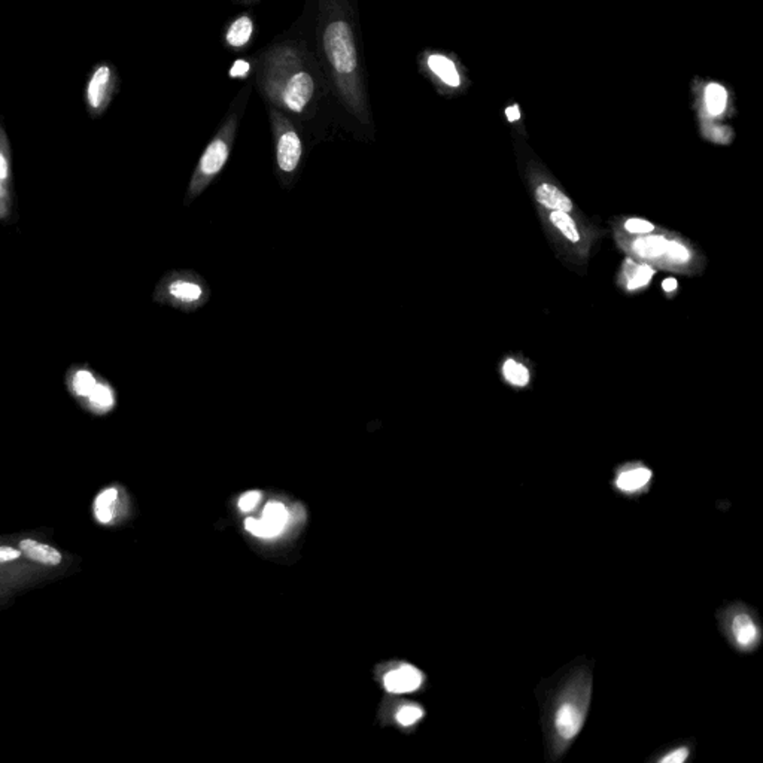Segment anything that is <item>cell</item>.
I'll return each mask as SVG.
<instances>
[{
  "label": "cell",
  "instance_id": "obj_23",
  "mask_svg": "<svg viewBox=\"0 0 763 763\" xmlns=\"http://www.w3.org/2000/svg\"><path fill=\"white\" fill-rule=\"evenodd\" d=\"M623 230L627 233L630 236H644V235H650L656 227L653 226V224L647 219L644 218H627L623 222Z\"/></svg>",
  "mask_w": 763,
  "mask_h": 763
},
{
  "label": "cell",
  "instance_id": "obj_11",
  "mask_svg": "<svg viewBox=\"0 0 763 763\" xmlns=\"http://www.w3.org/2000/svg\"><path fill=\"white\" fill-rule=\"evenodd\" d=\"M534 197L535 202L547 211H561L570 213L574 209V203L571 202L570 197L552 182L538 184L534 190Z\"/></svg>",
  "mask_w": 763,
  "mask_h": 763
},
{
  "label": "cell",
  "instance_id": "obj_8",
  "mask_svg": "<svg viewBox=\"0 0 763 763\" xmlns=\"http://www.w3.org/2000/svg\"><path fill=\"white\" fill-rule=\"evenodd\" d=\"M669 239L663 235H644L636 236L627 241L626 249L643 263H662L665 257Z\"/></svg>",
  "mask_w": 763,
  "mask_h": 763
},
{
  "label": "cell",
  "instance_id": "obj_1",
  "mask_svg": "<svg viewBox=\"0 0 763 763\" xmlns=\"http://www.w3.org/2000/svg\"><path fill=\"white\" fill-rule=\"evenodd\" d=\"M592 669L577 667L567 672L543 704V726L547 750L559 757L583 731L592 698Z\"/></svg>",
  "mask_w": 763,
  "mask_h": 763
},
{
  "label": "cell",
  "instance_id": "obj_17",
  "mask_svg": "<svg viewBox=\"0 0 763 763\" xmlns=\"http://www.w3.org/2000/svg\"><path fill=\"white\" fill-rule=\"evenodd\" d=\"M501 372L504 380L511 386H516V388H525L531 380V372H529L528 367L515 360V358H508L502 363Z\"/></svg>",
  "mask_w": 763,
  "mask_h": 763
},
{
  "label": "cell",
  "instance_id": "obj_2",
  "mask_svg": "<svg viewBox=\"0 0 763 763\" xmlns=\"http://www.w3.org/2000/svg\"><path fill=\"white\" fill-rule=\"evenodd\" d=\"M158 300L182 312H197L211 300V288L203 277L190 270L167 275L157 291Z\"/></svg>",
  "mask_w": 763,
  "mask_h": 763
},
{
  "label": "cell",
  "instance_id": "obj_25",
  "mask_svg": "<svg viewBox=\"0 0 763 763\" xmlns=\"http://www.w3.org/2000/svg\"><path fill=\"white\" fill-rule=\"evenodd\" d=\"M690 757V749L687 746H678L671 749L658 759L659 763H685Z\"/></svg>",
  "mask_w": 763,
  "mask_h": 763
},
{
  "label": "cell",
  "instance_id": "obj_14",
  "mask_svg": "<svg viewBox=\"0 0 763 763\" xmlns=\"http://www.w3.org/2000/svg\"><path fill=\"white\" fill-rule=\"evenodd\" d=\"M20 549L27 558L45 565H58L61 561V555L56 549H52V547L47 544H41L34 540L21 541Z\"/></svg>",
  "mask_w": 763,
  "mask_h": 763
},
{
  "label": "cell",
  "instance_id": "obj_5",
  "mask_svg": "<svg viewBox=\"0 0 763 763\" xmlns=\"http://www.w3.org/2000/svg\"><path fill=\"white\" fill-rule=\"evenodd\" d=\"M290 520V513L282 502L272 501L264 507L261 519L249 517L245 522L246 531L258 538L270 540L281 535Z\"/></svg>",
  "mask_w": 763,
  "mask_h": 763
},
{
  "label": "cell",
  "instance_id": "obj_10",
  "mask_svg": "<svg viewBox=\"0 0 763 763\" xmlns=\"http://www.w3.org/2000/svg\"><path fill=\"white\" fill-rule=\"evenodd\" d=\"M422 683H424V676L413 665H401L389 671L383 678L385 689L395 695L415 692Z\"/></svg>",
  "mask_w": 763,
  "mask_h": 763
},
{
  "label": "cell",
  "instance_id": "obj_31",
  "mask_svg": "<svg viewBox=\"0 0 763 763\" xmlns=\"http://www.w3.org/2000/svg\"><path fill=\"white\" fill-rule=\"evenodd\" d=\"M662 288L665 292H674L678 288V282L674 279V277H668L662 282Z\"/></svg>",
  "mask_w": 763,
  "mask_h": 763
},
{
  "label": "cell",
  "instance_id": "obj_28",
  "mask_svg": "<svg viewBox=\"0 0 763 763\" xmlns=\"http://www.w3.org/2000/svg\"><path fill=\"white\" fill-rule=\"evenodd\" d=\"M248 70H249V65L244 60H237L235 63V66L231 67L230 70V75L235 76V78H241V76H246L248 75Z\"/></svg>",
  "mask_w": 763,
  "mask_h": 763
},
{
  "label": "cell",
  "instance_id": "obj_6",
  "mask_svg": "<svg viewBox=\"0 0 763 763\" xmlns=\"http://www.w3.org/2000/svg\"><path fill=\"white\" fill-rule=\"evenodd\" d=\"M303 155V145L299 134L294 130L281 133L276 143V164L279 173L292 178L300 167Z\"/></svg>",
  "mask_w": 763,
  "mask_h": 763
},
{
  "label": "cell",
  "instance_id": "obj_22",
  "mask_svg": "<svg viewBox=\"0 0 763 763\" xmlns=\"http://www.w3.org/2000/svg\"><path fill=\"white\" fill-rule=\"evenodd\" d=\"M96 383H97V379L92 372L78 370L74 373V376H72L70 379V389L76 395V397L88 398V395L93 391Z\"/></svg>",
  "mask_w": 763,
  "mask_h": 763
},
{
  "label": "cell",
  "instance_id": "obj_15",
  "mask_svg": "<svg viewBox=\"0 0 763 763\" xmlns=\"http://www.w3.org/2000/svg\"><path fill=\"white\" fill-rule=\"evenodd\" d=\"M109 78H111L109 67L102 66L94 72L92 79H89L87 97L92 107H96L97 109V107L103 103L106 96V88H107V84H109Z\"/></svg>",
  "mask_w": 763,
  "mask_h": 763
},
{
  "label": "cell",
  "instance_id": "obj_33",
  "mask_svg": "<svg viewBox=\"0 0 763 763\" xmlns=\"http://www.w3.org/2000/svg\"><path fill=\"white\" fill-rule=\"evenodd\" d=\"M8 175V164H6V160L3 158V155L0 154V181L5 179Z\"/></svg>",
  "mask_w": 763,
  "mask_h": 763
},
{
  "label": "cell",
  "instance_id": "obj_16",
  "mask_svg": "<svg viewBox=\"0 0 763 763\" xmlns=\"http://www.w3.org/2000/svg\"><path fill=\"white\" fill-rule=\"evenodd\" d=\"M692 250L689 249V246H686L683 241H680L677 239H669L668 241V248H667V252L665 257H663V264L668 266L669 268H674V270H680V268L687 267L692 261Z\"/></svg>",
  "mask_w": 763,
  "mask_h": 763
},
{
  "label": "cell",
  "instance_id": "obj_26",
  "mask_svg": "<svg viewBox=\"0 0 763 763\" xmlns=\"http://www.w3.org/2000/svg\"><path fill=\"white\" fill-rule=\"evenodd\" d=\"M259 501H261V492L249 491L239 498V508L241 511H245V513H248V511L255 510V507L259 504Z\"/></svg>",
  "mask_w": 763,
  "mask_h": 763
},
{
  "label": "cell",
  "instance_id": "obj_18",
  "mask_svg": "<svg viewBox=\"0 0 763 763\" xmlns=\"http://www.w3.org/2000/svg\"><path fill=\"white\" fill-rule=\"evenodd\" d=\"M428 66L447 85L451 87L460 85V75H458V70L452 60H449L443 56H431L428 58Z\"/></svg>",
  "mask_w": 763,
  "mask_h": 763
},
{
  "label": "cell",
  "instance_id": "obj_24",
  "mask_svg": "<svg viewBox=\"0 0 763 763\" xmlns=\"http://www.w3.org/2000/svg\"><path fill=\"white\" fill-rule=\"evenodd\" d=\"M422 717H424V710L419 705H404L401 707L395 719L401 726H413L416 724Z\"/></svg>",
  "mask_w": 763,
  "mask_h": 763
},
{
  "label": "cell",
  "instance_id": "obj_29",
  "mask_svg": "<svg viewBox=\"0 0 763 763\" xmlns=\"http://www.w3.org/2000/svg\"><path fill=\"white\" fill-rule=\"evenodd\" d=\"M18 556H20V550L12 549V547H0V562L14 561Z\"/></svg>",
  "mask_w": 763,
  "mask_h": 763
},
{
  "label": "cell",
  "instance_id": "obj_20",
  "mask_svg": "<svg viewBox=\"0 0 763 763\" xmlns=\"http://www.w3.org/2000/svg\"><path fill=\"white\" fill-rule=\"evenodd\" d=\"M252 34V23L248 17H241L231 24L227 33V41L233 47H244Z\"/></svg>",
  "mask_w": 763,
  "mask_h": 763
},
{
  "label": "cell",
  "instance_id": "obj_9",
  "mask_svg": "<svg viewBox=\"0 0 763 763\" xmlns=\"http://www.w3.org/2000/svg\"><path fill=\"white\" fill-rule=\"evenodd\" d=\"M313 89H315V84L309 74L306 72L295 74L283 89V102L286 107L294 112H301L313 96Z\"/></svg>",
  "mask_w": 763,
  "mask_h": 763
},
{
  "label": "cell",
  "instance_id": "obj_32",
  "mask_svg": "<svg viewBox=\"0 0 763 763\" xmlns=\"http://www.w3.org/2000/svg\"><path fill=\"white\" fill-rule=\"evenodd\" d=\"M506 115H507V118H508V121H511V122H513V121H517V120L520 118V112H519V107H517L516 105H513V106H508V107H507V109H506Z\"/></svg>",
  "mask_w": 763,
  "mask_h": 763
},
{
  "label": "cell",
  "instance_id": "obj_13",
  "mask_svg": "<svg viewBox=\"0 0 763 763\" xmlns=\"http://www.w3.org/2000/svg\"><path fill=\"white\" fill-rule=\"evenodd\" d=\"M547 218H549L550 226L558 231L559 236H562L565 240L570 241L572 245L580 244L581 235L577 226V221L574 219L568 212L550 211L549 215H547Z\"/></svg>",
  "mask_w": 763,
  "mask_h": 763
},
{
  "label": "cell",
  "instance_id": "obj_4",
  "mask_svg": "<svg viewBox=\"0 0 763 763\" xmlns=\"http://www.w3.org/2000/svg\"><path fill=\"white\" fill-rule=\"evenodd\" d=\"M328 60L340 74H351L356 67V51L352 30L345 21L331 23L324 34Z\"/></svg>",
  "mask_w": 763,
  "mask_h": 763
},
{
  "label": "cell",
  "instance_id": "obj_30",
  "mask_svg": "<svg viewBox=\"0 0 763 763\" xmlns=\"http://www.w3.org/2000/svg\"><path fill=\"white\" fill-rule=\"evenodd\" d=\"M112 516H114L112 508H97L96 510V517L98 519V522H102V524L111 522Z\"/></svg>",
  "mask_w": 763,
  "mask_h": 763
},
{
  "label": "cell",
  "instance_id": "obj_12",
  "mask_svg": "<svg viewBox=\"0 0 763 763\" xmlns=\"http://www.w3.org/2000/svg\"><path fill=\"white\" fill-rule=\"evenodd\" d=\"M656 275V268L649 263H636L632 258H626L623 264V282L626 291L634 292L643 290L647 286L653 276Z\"/></svg>",
  "mask_w": 763,
  "mask_h": 763
},
{
  "label": "cell",
  "instance_id": "obj_19",
  "mask_svg": "<svg viewBox=\"0 0 763 763\" xmlns=\"http://www.w3.org/2000/svg\"><path fill=\"white\" fill-rule=\"evenodd\" d=\"M88 401L97 411H109L115 406V392L109 385L97 382L93 391L88 395Z\"/></svg>",
  "mask_w": 763,
  "mask_h": 763
},
{
  "label": "cell",
  "instance_id": "obj_21",
  "mask_svg": "<svg viewBox=\"0 0 763 763\" xmlns=\"http://www.w3.org/2000/svg\"><path fill=\"white\" fill-rule=\"evenodd\" d=\"M726 100H728V93L726 89L719 84H710L705 89V103L707 109L711 115H720L724 107Z\"/></svg>",
  "mask_w": 763,
  "mask_h": 763
},
{
  "label": "cell",
  "instance_id": "obj_27",
  "mask_svg": "<svg viewBox=\"0 0 763 763\" xmlns=\"http://www.w3.org/2000/svg\"><path fill=\"white\" fill-rule=\"evenodd\" d=\"M116 495H118V493H116L115 489H106L105 492H102L100 495L97 497L94 508L96 510L97 508H112L114 502L116 501Z\"/></svg>",
  "mask_w": 763,
  "mask_h": 763
},
{
  "label": "cell",
  "instance_id": "obj_7",
  "mask_svg": "<svg viewBox=\"0 0 763 763\" xmlns=\"http://www.w3.org/2000/svg\"><path fill=\"white\" fill-rule=\"evenodd\" d=\"M653 479V471L644 464H627L617 471L614 488L623 495H640Z\"/></svg>",
  "mask_w": 763,
  "mask_h": 763
},
{
  "label": "cell",
  "instance_id": "obj_3",
  "mask_svg": "<svg viewBox=\"0 0 763 763\" xmlns=\"http://www.w3.org/2000/svg\"><path fill=\"white\" fill-rule=\"evenodd\" d=\"M720 623L726 638L740 652L755 650L762 641L759 619L747 605H729L720 616Z\"/></svg>",
  "mask_w": 763,
  "mask_h": 763
}]
</instances>
